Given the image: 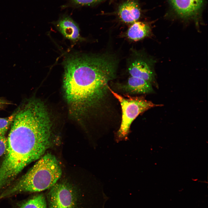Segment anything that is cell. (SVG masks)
<instances>
[{
	"instance_id": "6da1fadb",
	"label": "cell",
	"mask_w": 208,
	"mask_h": 208,
	"mask_svg": "<svg viewBox=\"0 0 208 208\" xmlns=\"http://www.w3.org/2000/svg\"><path fill=\"white\" fill-rule=\"evenodd\" d=\"M15 113L0 164V191L10 185L27 166L42 156L52 144L51 125L44 105L28 101Z\"/></svg>"
},
{
	"instance_id": "7a4b0ae2",
	"label": "cell",
	"mask_w": 208,
	"mask_h": 208,
	"mask_svg": "<svg viewBox=\"0 0 208 208\" xmlns=\"http://www.w3.org/2000/svg\"><path fill=\"white\" fill-rule=\"evenodd\" d=\"M118 60L109 54L74 55L64 62V87L68 102L85 111L100 109L109 92Z\"/></svg>"
},
{
	"instance_id": "3957f363",
	"label": "cell",
	"mask_w": 208,
	"mask_h": 208,
	"mask_svg": "<svg viewBox=\"0 0 208 208\" xmlns=\"http://www.w3.org/2000/svg\"><path fill=\"white\" fill-rule=\"evenodd\" d=\"M62 170L56 158L47 153L0 195V199L15 194L37 192L50 188L60 178Z\"/></svg>"
},
{
	"instance_id": "277c9868",
	"label": "cell",
	"mask_w": 208,
	"mask_h": 208,
	"mask_svg": "<svg viewBox=\"0 0 208 208\" xmlns=\"http://www.w3.org/2000/svg\"><path fill=\"white\" fill-rule=\"evenodd\" d=\"M109 89L119 101L121 107V122L116 135L117 142L127 140L131 124L139 115L152 108L162 105L154 103L141 96L125 97L115 92L109 87Z\"/></svg>"
},
{
	"instance_id": "5b68a950",
	"label": "cell",
	"mask_w": 208,
	"mask_h": 208,
	"mask_svg": "<svg viewBox=\"0 0 208 208\" xmlns=\"http://www.w3.org/2000/svg\"><path fill=\"white\" fill-rule=\"evenodd\" d=\"M48 194L49 208H75L76 198L73 189L64 183H56Z\"/></svg>"
},
{
	"instance_id": "8992f818",
	"label": "cell",
	"mask_w": 208,
	"mask_h": 208,
	"mask_svg": "<svg viewBox=\"0 0 208 208\" xmlns=\"http://www.w3.org/2000/svg\"><path fill=\"white\" fill-rule=\"evenodd\" d=\"M142 58L135 59L129 63L128 71L131 76L139 78L150 83L155 80L153 62Z\"/></svg>"
},
{
	"instance_id": "52a82bcc",
	"label": "cell",
	"mask_w": 208,
	"mask_h": 208,
	"mask_svg": "<svg viewBox=\"0 0 208 208\" xmlns=\"http://www.w3.org/2000/svg\"><path fill=\"white\" fill-rule=\"evenodd\" d=\"M176 12L183 18L194 16L199 12L204 0H169Z\"/></svg>"
},
{
	"instance_id": "ba28073f",
	"label": "cell",
	"mask_w": 208,
	"mask_h": 208,
	"mask_svg": "<svg viewBox=\"0 0 208 208\" xmlns=\"http://www.w3.org/2000/svg\"><path fill=\"white\" fill-rule=\"evenodd\" d=\"M55 24L58 30L67 39L73 42L81 40L78 25L69 16L61 17Z\"/></svg>"
},
{
	"instance_id": "9c48e42d",
	"label": "cell",
	"mask_w": 208,
	"mask_h": 208,
	"mask_svg": "<svg viewBox=\"0 0 208 208\" xmlns=\"http://www.w3.org/2000/svg\"><path fill=\"white\" fill-rule=\"evenodd\" d=\"M118 14L120 20L125 23H133L136 21L141 15L138 3L134 0L127 1L119 6Z\"/></svg>"
},
{
	"instance_id": "30bf717a",
	"label": "cell",
	"mask_w": 208,
	"mask_h": 208,
	"mask_svg": "<svg viewBox=\"0 0 208 208\" xmlns=\"http://www.w3.org/2000/svg\"><path fill=\"white\" fill-rule=\"evenodd\" d=\"M126 93L131 94H142L152 92L153 90L151 83L142 79L130 76L125 84L119 85Z\"/></svg>"
},
{
	"instance_id": "8fae6325",
	"label": "cell",
	"mask_w": 208,
	"mask_h": 208,
	"mask_svg": "<svg viewBox=\"0 0 208 208\" xmlns=\"http://www.w3.org/2000/svg\"><path fill=\"white\" fill-rule=\"evenodd\" d=\"M151 33L150 27L146 23L141 21L133 23L128 29V38L134 41H137L148 36Z\"/></svg>"
},
{
	"instance_id": "7c38bea8",
	"label": "cell",
	"mask_w": 208,
	"mask_h": 208,
	"mask_svg": "<svg viewBox=\"0 0 208 208\" xmlns=\"http://www.w3.org/2000/svg\"><path fill=\"white\" fill-rule=\"evenodd\" d=\"M45 198L43 194L36 195L20 204L16 208H47Z\"/></svg>"
},
{
	"instance_id": "4fadbf2b",
	"label": "cell",
	"mask_w": 208,
	"mask_h": 208,
	"mask_svg": "<svg viewBox=\"0 0 208 208\" xmlns=\"http://www.w3.org/2000/svg\"><path fill=\"white\" fill-rule=\"evenodd\" d=\"M15 113L5 118H0V138L5 137V135L14 118Z\"/></svg>"
},
{
	"instance_id": "5bb4252c",
	"label": "cell",
	"mask_w": 208,
	"mask_h": 208,
	"mask_svg": "<svg viewBox=\"0 0 208 208\" xmlns=\"http://www.w3.org/2000/svg\"><path fill=\"white\" fill-rule=\"evenodd\" d=\"M103 0H70L73 5L78 6L90 5L100 2Z\"/></svg>"
},
{
	"instance_id": "9a60e30c",
	"label": "cell",
	"mask_w": 208,
	"mask_h": 208,
	"mask_svg": "<svg viewBox=\"0 0 208 208\" xmlns=\"http://www.w3.org/2000/svg\"><path fill=\"white\" fill-rule=\"evenodd\" d=\"M7 146V138L5 137L0 138V157L4 154Z\"/></svg>"
},
{
	"instance_id": "2e32d148",
	"label": "cell",
	"mask_w": 208,
	"mask_h": 208,
	"mask_svg": "<svg viewBox=\"0 0 208 208\" xmlns=\"http://www.w3.org/2000/svg\"><path fill=\"white\" fill-rule=\"evenodd\" d=\"M8 103L3 100L0 99V107L3 105L7 104Z\"/></svg>"
}]
</instances>
